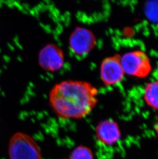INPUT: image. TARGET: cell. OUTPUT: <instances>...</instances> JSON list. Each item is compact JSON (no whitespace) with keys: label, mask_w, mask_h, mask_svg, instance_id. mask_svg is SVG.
Instances as JSON below:
<instances>
[{"label":"cell","mask_w":158,"mask_h":159,"mask_svg":"<svg viewBox=\"0 0 158 159\" xmlns=\"http://www.w3.org/2000/svg\"><path fill=\"white\" fill-rule=\"evenodd\" d=\"M100 75L106 86H112L120 83L125 73L121 63V56L115 55L105 58L100 66Z\"/></svg>","instance_id":"obj_5"},{"label":"cell","mask_w":158,"mask_h":159,"mask_svg":"<svg viewBox=\"0 0 158 159\" xmlns=\"http://www.w3.org/2000/svg\"><path fill=\"white\" fill-rule=\"evenodd\" d=\"M96 44L93 32L85 27H78L72 32L69 38L70 51L78 57H85L90 54Z\"/></svg>","instance_id":"obj_4"},{"label":"cell","mask_w":158,"mask_h":159,"mask_svg":"<svg viewBox=\"0 0 158 159\" xmlns=\"http://www.w3.org/2000/svg\"><path fill=\"white\" fill-rule=\"evenodd\" d=\"M70 159H94L91 150L87 147L80 146L72 151Z\"/></svg>","instance_id":"obj_9"},{"label":"cell","mask_w":158,"mask_h":159,"mask_svg":"<svg viewBox=\"0 0 158 159\" xmlns=\"http://www.w3.org/2000/svg\"><path fill=\"white\" fill-rule=\"evenodd\" d=\"M8 152L10 159H42L39 145L32 137L17 132L11 139Z\"/></svg>","instance_id":"obj_2"},{"label":"cell","mask_w":158,"mask_h":159,"mask_svg":"<svg viewBox=\"0 0 158 159\" xmlns=\"http://www.w3.org/2000/svg\"><path fill=\"white\" fill-rule=\"evenodd\" d=\"M121 63L125 74L138 78L149 75L151 65L149 57L142 51H134L121 56Z\"/></svg>","instance_id":"obj_3"},{"label":"cell","mask_w":158,"mask_h":159,"mask_svg":"<svg viewBox=\"0 0 158 159\" xmlns=\"http://www.w3.org/2000/svg\"><path fill=\"white\" fill-rule=\"evenodd\" d=\"M98 90L90 83L66 80L55 84L49 94L54 113L63 119H83L91 112L98 102Z\"/></svg>","instance_id":"obj_1"},{"label":"cell","mask_w":158,"mask_h":159,"mask_svg":"<svg viewBox=\"0 0 158 159\" xmlns=\"http://www.w3.org/2000/svg\"><path fill=\"white\" fill-rule=\"evenodd\" d=\"M97 140L104 145H113L121 139V131L115 120L108 119L100 122L95 128Z\"/></svg>","instance_id":"obj_7"},{"label":"cell","mask_w":158,"mask_h":159,"mask_svg":"<svg viewBox=\"0 0 158 159\" xmlns=\"http://www.w3.org/2000/svg\"><path fill=\"white\" fill-rule=\"evenodd\" d=\"M39 65L48 72H56L61 69L64 66L65 57L63 50L55 44L45 45L39 52Z\"/></svg>","instance_id":"obj_6"},{"label":"cell","mask_w":158,"mask_h":159,"mask_svg":"<svg viewBox=\"0 0 158 159\" xmlns=\"http://www.w3.org/2000/svg\"><path fill=\"white\" fill-rule=\"evenodd\" d=\"M144 99L148 106L158 110V80L150 82L145 86Z\"/></svg>","instance_id":"obj_8"},{"label":"cell","mask_w":158,"mask_h":159,"mask_svg":"<svg viewBox=\"0 0 158 159\" xmlns=\"http://www.w3.org/2000/svg\"><path fill=\"white\" fill-rule=\"evenodd\" d=\"M155 131L157 135L158 136V120H157V123L156 124Z\"/></svg>","instance_id":"obj_10"}]
</instances>
